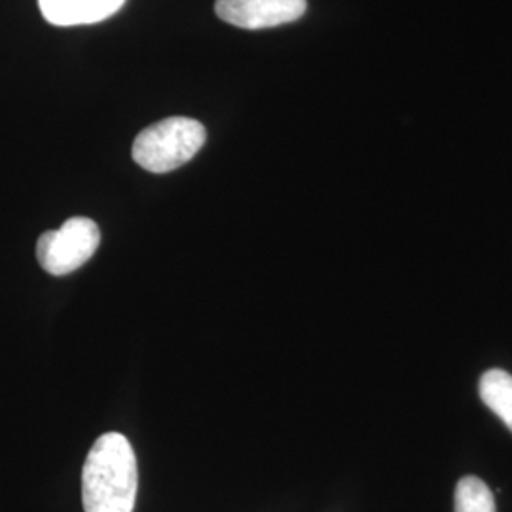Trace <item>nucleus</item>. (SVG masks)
<instances>
[{"instance_id": "f257e3e1", "label": "nucleus", "mask_w": 512, "mask_h": 512, "mask_svg": "<svg viewBox=\"0 0 512 512\" xmlns=\"http://www.w3.org/2000/svg\"><path fill=\"white\" fill-rule=\"evenodd\" d=\"M139 469L133 446L120 433L93 442L82 469V503L86 512H133Z\"/></svg>"}, {"instance_id": "f03ea898", "label": "nucleus", "mask_w": 512, "mask_h": 512, "mask_svg": "<svg viewBox=\"0 0 512 512\" xmlns=\"http://www.w3.org/2000/svg\"><path fill=\"white\" fill-rule=\"evenodd\" d=\"M205 128L194 118L173 116L143 129L133 143V160L150 173H169L190 162L205 145Z\"/></svg>"}, {"instance_id": "7ed1b4c3", "label": "nucleus", "mask_w": 512, "mask_h": 512, "mask_svg": "<svg viewBox=\"0 0 512 512\" xmlns=\"http://www.w3.org/2000/svg\"><path fill=\"white\" fill-rule=\"evenodd\" d=\"M99 243V226L92 219L73 217L59 230H48L38 238V262L48 274H73L95 255Z\"/></svg>"}, {"instance_id": "20e7f679", "label": "nucleus", "mask_w": 512, "mask_h": 512, "mask_svg": "<svg viewBox=\"0 0 512 512\" xmlns=\"http://www.w3.org/2000/svg\"><path fill=\"white\" fill-rule=\"evenodd\" d=\"M306 10V0H217L215 4L219 19L251 31L293 23Z\"/></svg>"}, {"instance_id": "39448f33", "label": "nucleus", "mask_w": 512, "mask_h": 512, "mask_svg": "<svg viewBox=\"0 0 512 512\" xmlns=\"http://www.w3.org/2000/svg\"><path fill=\"white\" fill-rule=\"evenodd\" d=\"M126 0H38L46 21L57 27L88 25L110 18Z\"/></svg>"}, {"instance_id": "423d86ee", "label": "nucleus", "mask_w": 512, "mask_h": 512, "mask_svg": "<svg viewBox=\"0 0 512 512\" xmlns=\"http://www.w3.org/2000/svg\"><path fill=\"white\" fill-rule=\"evenodd\" d=\"M480 399L512 433V376L505 370H488L480 378Z\"/></svg>"}, {"instance_id": "0eeeda50", "label": "nucleus", "mask_w": 512, "mask_h": 512, "mask_svg": "<svg viewBox=\"0 0 512 512\" xmlns=\"http://www.w3.org/2000/svg\"><path fill=\"white\" fill-rule=\"evenodd\" d=\"M456 512H495V499L486 482L465 476L456 488Z\"/></svg>"}]
</instances>
